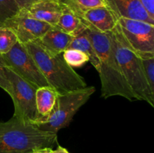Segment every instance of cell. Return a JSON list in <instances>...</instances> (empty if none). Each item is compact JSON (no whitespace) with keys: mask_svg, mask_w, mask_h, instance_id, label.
<instances>
[{"mask_svg":"<svg viewBox=\"0 0 154 153\" xmlns=\"http://www.w3.org/2000/svg\"><path fill=\"white\" fill-rule=\"evenodd\" d=\"M82 22L86 25L85 33L91 40L99 58L97 71L101 81L102 97L106 99L113 96H121L130 101L136 100L123 77L109 34L100 32L87 22Z\"/></svg>","mask_w":154,"mask_h":153,"instance_id":"1","label":"cell"},{"mask_svg":"<svg viewBox=\"0 0 154 153\" xmlns=\"http://www.w3.org/2000/svg\"><path fill=\"white\" fill-rule=\"evenodd\" d=\"M57 142V134L44 131L14 116L0 122V153H30L38 148H52Z\"/></svg>","mask_w":154,"mask_h":153,"instance_id":"2","label":"cell"},{"mask_svg":"<svg viewBox=\"0 0 154 153\" xmlns=\"http://www.w3.org/2000/svg\"><path fill=\"white\" fill-rule=\"evenodd\" d=\"M24 45L50 86L58 94L87 86L84 78L66 62L63 53H52L36 41L29 42Z\"/></svg>","mask_w":154,"mask_h":153,"instance_id":"3","label":"cell"},{"mask_svg":"<svg viewBox=\"0 0 154 153\" xmlns=\"http://www.w3.org/2000/svg\"><path fill=\"white\" fill-rule=\"evenodd\" d=\"M108 34L123 77L136 100H144L154 107V94L147 83L140 56L126 44L117 26Z\"/></svg>","mask_w":154,"mask_h":153,"instance_id":"4","label":"cell"},{"mask_svg":"<svg viewBox=\"0 0 154 153\" xmlns=\"http://www.w3.org/2000/svg\"><path fill=\"white\" fill-rule=\"evenodd\" d=\"M96 92L94 86H88L58 94L55 104L46 118L38 120L35 124L44 131L57 134L70 124L78 110L85 104Z\"/></svg>","mask_w":154,"mask_h":153,"instance_id":"5","label":"cell"},{"mask_svg":"<svg viewBox=\"0 0 154 153\" xmlns=\"http://www.w3.org/2000/svg\"><path fill=\"white\" fill-rule=\"evenodd\" d=\"M0 58L7 67L36 88L51 87L25 45L19 41L8 52L0 55Z\"/></svg>","mask_w":154,"mask_h":153,"instance_id":"6","label":"cell"},{"mask_svg":"<svg viewBox=\"0 0 154 153\" xmlns=\"http://www.w3.org/2000/svg\"><path fill=\"white\" fill-rule=\"evenodd\" d=\"M8 68V76L11 85V98L14 106V116L34 124L39 118L35 102L38 88L18 76L11 69Z\"/></svg>","mask_w":154,"mask_h":153,"instance_id":"7","label":"cell"},{"mask_svg":"<svg viewBox=\"0 0 154 153\" xmlns=\"http://www.w3.org/2000/svg\"><path fill=\"white\" fill-rule=\"evenodd\" d=\"M117 26L126 44L137 54L154 53V24L119 18Z\"/></svg>","mask_w":154,"mask_h":153,"instance_id":"8","label":"cell"},{"mask_svg":"<svg viewBox=\"0 0 154 153\" xmlns=\"http://www.w3.org/2000/svg\"><path fill=\"white\" fill-rule=\"evenodd\" d=\"M3 26L13 30L18 41L23 44L36 41L52 27L32 16L26 9H20L17 14L5 21Z\"/></svg>","mask_w":154,"mask_h":153,"instance_id":"9","label":"cell"},{"mask_svg":"<svg viewBox=\"0 0 154 153\" xmlns=\"http://www.w3.org/2000/svg\"><path fill=\"white\" fill-rule=\"evenodd\" d=\"M105 6L119 18L137 20L154 24L142 4L138 0H105Z\"/></svg>","mask_w":154,"mask_h":153,"instance_id":"10","label":"cell"},{"mask_svg":"<svg viewBox=\"0 0 154 153\" xmlns=\"http://www.w3.org/2000/svg\"><path fill=\"white\" fill-rule=\"evenodd\" d=\"M84 22L103 33L113 31L117 26V19L106 6L93 8L84 11L79 16Z\"/></svg>","mask_w":154,"mask_h":153,"instance_id":"11","label":"cell"},{"mask_svg":"<svg viewBox=\"0 0 154 153\" xmlns=\"http://www.w3.org/2000/svg\"><path fill=\"white\" fill-rule=\"evenodd\" d=\"M26 10L35 19L55 26L62 13L60 0H40Z\"/></svg>","mask_w":154,"mask_h":153,"instance_id":"12","label":"cell"},{"mask_svg":"<svg viewBox=\"0 0 154 153\" xmlns=\"http://www.w3.org/2000/svg\"><path fill=\"white\" fill-rule=\"evenodd\" d=\"M73 36L52 26L40 39L36 40L47 50L54 54L63 53L68 49Z\"/></svg>","mask_w":154,"mask_h":153,"instance_id":"13","label":"cell"},{"mask_svg":"<svg viewBox=\"0 0 154 153\" xmlns=\"http://www.w3.org/2000/svg\"><path fill=\"white\" fill-rule=\"evenodd\" d=\"M85 29L86 25L82 22V23L78 27V29L72 34L73 36V39L69 44L68 49L78 50L85 52L90 58L89 62L97 70L99 64V58H98L97 54H96V50L93 47L91 40H90L88 36L86 34Z\"/></svg>","mask_w":154,"mask_h":153,"instance_id":"14","label":"cell"},{"mask_svg":"<svg viewBox=\"0 0 154 153\" xmlns=\"http://www.w3.org/2000/svg\"><path fill=\"white\" fill-rule=\"evenodd\" d=\"M57 95L58 93L51 87L45 86L37 88L35 102L37 111L39 114V118L38 120L46 118L49 116L55 104Z\"/></svg>","mask_w":154,"mask_h":153,"instance_id":"15","label":"cell"},{"mask_svg":"<svg viewBox=\"0 0 154 153\" xmlns=\"http://www.w3.org/2000/svg\"><path fill=\"white\" fill-rule=\"evenodd\" d=\"M60 3L62 4V13L55 26L64 32L72 34L81 25V20L68 6L61 2Z\"/></svg>","mask_w":154,"mask_h":153,"instance_id":"16","label":"cell"},{"mask_svg":"<svg viewBox=\"0 0 154 153\" xmlns=\"http://www.w3.org/2000/svg\"><path fill=\"white\" fill-rule=\"evenodd\" d=\"M78 16L93 8L105 6V0H60Z\"/></svg>","mask_w":154,"mask_h":153,"instance_id":"17","label":"cell"},{"mask_svg":"<svg viewBox=\"0 0 154 153\" xmlns=\"http://www.w3.org/2000/svg\"><path fill=\"white\" fill-rule=\"evenodd\" d=\"M17 41V37L13 30L3 25L0 26V55L8 52Z\"/></svg>","mask_w":154,"mask_h":153,"instance_id":"18","label":"cell"},{"mask_svg":"<svg viewBox=\"0 0 154 153\" xmlns=\"http://www.w3.org/2000/svg\"><path fill=\"white\" fill-rule=\"evenodd\" d=\"M63 56L66 62L72 68H80L90 61L85 52L78 50H66L63 52Z\"/></svg>","mask_w":154,"mask_h":153,"instance_id":"19","label":"cell"},{"mask_svg":"<svg viewBox=\"0 0 154 153\" xmlns=\"http://www.w3.org/2000/svg\"><path fill=\"white\" fill-rule=\"evenodd\" d=\"M138 55L141 58L147 83L154 94V53H142Z\"/></svg>","mask_w":154,"mask_h":153,"instance_id":"20","label":"cell"},{"mask_svg":"<svg viewBox=\"0 0 154 153\" xmlns=\"http://www.w3.org/2000/svg\"><path fill=\"white\" fill-rule=\"evenodd\" d=\"M20 8L15 0H0V22H3L19 12Z\"/></svg>","mask_w":154,"mask_h":153,"instance_id":"21","label":"cell"},{"mask_svg":"<svg viewBox=\"0 0 154 153\" xmlns=\"http://www.w3.org/2000/svg\"><path fill=\"white\" fill-rule=\"evenodd\" d=\"M0 88L10 95L11 92V85L8 76L7 66L0 58Z\"/></svg>","mask_w":154,"mask_h":153,"instance_id":"22","label":"cell"},{"mask_svg":"<svg viewBox=\"0 0 154 153\" xmlns=\"http://www.w3.org/2000/svg\"><path fill=\"white\" fill-rule=\"evenodd\" d=\"M150 17L154 20V0H138Z\"/></svg>","mask_w":154,"mask_h":153,"instance_id":"23","label":"cell"},{"mask_svg":"<svg viewBox=\"0 0 154 153\" xmlns=\"http://www.w3.org/2000/svg\"><path fill=\"white\" fill-rule=\"evenodd\" d=\"M38 1H40V0H15L18 7H19L20 10V9H27L32 4H33L34 3L37 2Z\"/></svg>","mask_w":154,"mask_h":153,"instance_id":"24","label":"cell"},{"mask_svg":"<svg viewBox=\"0 0 154 153\" xmlns=\"http://www.w3.org/2000/svg\"><path fill=\"white\" fill-rule=\"evenodd\" d=\"M32 153H54V150L51 147H43L33 150Z\"/></svg>","mask_w":154,"mask_h":153,"instance_id":"25","label":"cell"},{"mask_svg":"<svg viewBox=\"0 0 154 153\" xmlns=\"http://www.w3.org/2000/svg\"><path fill=\"white\" fill-rule=\"evenodd\" d=\"M54 153H70L66 148L61 146H58L55 150H54Z\"/></svg>","mask_w":154,"mask_h":153,"instance_id":"26","label":"cell"},{"mask_svg":"<svg viewBox=\"0 0 154 153\" xmlns=\"http://www.w3.org/2000/svg\"><path fill=\"white\" fill-rule=\"evenodd\" d=\"M3 25V24L2 23V22H0V26H2Z\"/></svg>","mask_w":154,"mask_h":153,"instance_id":"27","label":"cell"},{"mask_svg":"<svg viewBox=\"0 0 154 153\" xmlns=\"http://www.w3.org/2000/svg\"><path fill=\"white\" fill-rule=\"evenodd\" d=\"M30 153H32V152H30Z\"/></svg>","mask_w":154,"mask_h":153,"instance_id":"28","label":"cell"}]
</instances>
